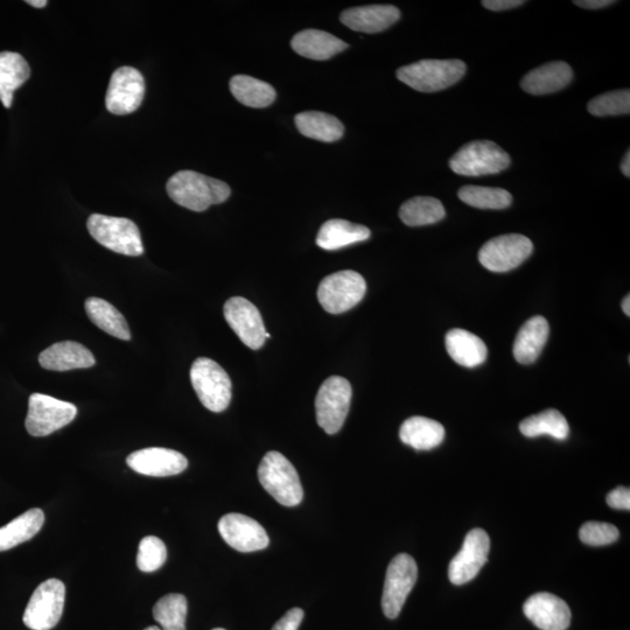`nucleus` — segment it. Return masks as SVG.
<instances>
[{"mask_svg":"<svg viewBox=\"0 0 630 630\" xmlns=\"http://www.w3.org/2000/svg\"><path fill=\"white\" fill-rule=\"evenodd\" d=\"M301 135L320 140V142L334 143L342 138L345 126L338 118L320 111H305L294 118Z\"/></svg>","mask_w":630,"mask_h":630,"instance_id":"obj_28","label":"nucleus"},{"mask_svg":"<svg viewBox=\"0 0 630 630\" xmlns=\"http://www.w3.org/2000/svg\"><path fill=\"white\" fill-rule=\"evenodd\" d=\"M621 171L623 175H625V177L627 178L630 177V152L629 151L626 153V156L623 157V160L621 163Z\"/></svg>","mask_w":630,"mask_h":630,"instance_id":"obj_43","label":"nucleus"},{"mask_svg":"<svg viewBox=\"0 0 630 630\" xmlns=\"http://www.w3.org/2000/svg\"><path fill=\"white\" fill-rule=\"evenodd\" d=\"M534 251L527 236L502 235L489 240L479 251V261L489 271L507 272L518 268Z\"/></svg>","mask_w":630,"mask_h":630,"instance_id":"obj_12","label":"nucleus"},{"mask_svg":"<svg viewBox=\"0 0 630 630\" xmlns=\"http://www.w3.org/2000/svg\"><path fill=\"white\" fill-rule=\"evenodd\" d=\"M525 4L522 0H485L482 5L490 11H506Z\"/></svg>","mask_w":630,"mask_h":630,"instance_id":"obj_41","label":"nucleus"},{"mask_svg":"<svg viewBox=\"0 0 630 630\" xmlns=\"http://www.w3.org/2000/svg\"><path fill=\"white\" fill-rule=\"evenodd\" d=\"M370 235L369 228L361 224L333 219L322 224L317 236V244L324 250H339L348 245L367 241Z\"/></svg>","mask_w":630,"mask_h":630,"instance_id":"obj_26","label":"nucleus"},{"mask_svg":"<svg viewBox=\"0 0 630 630\" xmlns=\"http://www.w3.org/2000/svg\"><path fill=\"white\" fill-rule=\"evenodd\" d=\"M45 515L41 509H31L0 528V552L16 548L30 541L44 527Z\"/></svg>","mask_w":630,"mask_h":630,"instance_id":"obj_29","label":"nucleus"},{"mask_svg":"<svg viewBox=\"0 0 630 630\" xmlns=\"http://www.w3.org/2000/svg\"><path fill=\"white\" fill-rule=\"evenodd\" d=\"M219 531L224 541L240 552L264 550L270 543L262 525L242 514L224 515L219 522Z\"/></svg>","mask_w":630,"mask_h":630,"instance_id":"obj_16","label":"nucleus"},{"mask_svg":"<svg viewBox=\"0 0 630 630\" xmlns=\"http://www.w3.org/2000/svg\"><path fill=\"white\" fill-rule=\"evenodd\" d=\"M66 586L59 579H48L34 591L23 621L32 630H51L58 625L65 606Z\"/></svg>","mask_w":630,"mask_h":630,"instance_id":"obj_9","label":"nucleus"},{"mask_svg":"<svg viewBox=\"0 0 630 630\" xmlns=\"http://www.w3.org/2000/svg\"><path fill=\"white\" fill-rule=\"evenodd\" d=\"M213 630H226V629H222V628H215Z\"/></svg>","mask_w":630,"mask_h":630,"instance_id":"obj_47","label":"nucleus"},{"mask_svg":"<svg viewBox=\"0 0 630 630\" xmlns=\"http://www.w3.org/2000/svg\"><path fill=\"white\" fill-rule=\"evenodd\" d=\"M145 630H161V629L157 626H151V627H147Z\"/></svg>","mask_w":630,"mask_h":630,"instance_id":"obj_46","label":"nucleus"},{"mask_svg":"<svg viewBox=\"0 0 630 630\" xmlns=\"http://www.w3.org/2000/svg\"><path fill=\"white\" fill-rule=\"evenodd\" d=\"M511 163L509 154L489 140H475L461 147L450 160L454 173L465 177L497 174L507 170Z\"/></svg>","mask_w":630,"mask_h":630,"instance_id":"obj_6","label":"nucleus"},{"mask_svg":"<svg viewBox=\"0 0 630 630\" xmlns=\"http://www.w3.org/2000/svg\"><path fill=\"white\" fill-rule=\"evenodd\" d=\"M630 297L628 296L622 301V311L625 312L627 317H630Z\"/></svg>","mask_w":630,"mask_h":630,"instance_id":"obj_45","label":"nucleus"},{"mask_svg":"<svg viewBox=\"0 0 630 630\" xmlns=\"http://www.w3.org/2000/svg\"><path fill=\"white\" fill-rule=\"evenodd\" d=\"M88 318L103 332L119 340H131V332L123 314L107 300L90 297L86 300Z\"/></svg>","mask_w":630,"mask_h":630,"instance_id":"obj_30","label":"nucleus"},{"mask_svg":"<svg viewBox=\"0 0 630 630\" xmlns=\"http://www.w3.org/2000/svg\"><path fill=\"white\" fill-rule=\"evenodd\" d=\"M401 19V11L392 5H368L343 11L341 23L350 30L361 33H380Z\"/></svg>","mask_w":630,"mask_h":630,"instance_id":"obj_19","label":"nucleus"},{"mask_svg":"<svg viewBox=\"0 0 630 630\" xmlns=\"http://www.w3.org/2000/svg\"><path fill=\"white\" fill-rule=\"evenodd\" d=\"M446 210L436 198L417 196L403 203L399 209V217L406 226L422 227L437 223L444 219Z\"/></svg>","mask_w":630,"mask_h":630,"instance_id":"obj_32","label":"nucleus"},{"mask_svg":"<svg viewBox=\"0 0 630 630\" xmlns=\"http://www.w3.org/2000/svg\"><path fill=\"white\" fill-rule=\"evenodd\" d=\"M523 612L542 630H566L571 623V609L555 594L537 593L525 601Z\"/></svg>","mask_w":630,"mask_h":630,"instance_id":"obj_18","label":"nucleus"},{"mask_svg":"<svg viewBox=\"0 0 630 630\" xmlns=\"http://www.w3.org/2000/svg\"><path fill=\"white\" fill-rule=\"evenodd\" d=\"M587 110L597 117L628 115L630 112V91L616 90L606 93L588 103Z\"/></svg>","mask_w":630,"mask_h":630,"instance_id":"obj_36","label":"nucleus"},{"mask_svg":"<svg viewBox=\"0 0 630 630\" xmlns=\"http://www.w3.org/2000/svg\"><path fill=\"white\" fill-rule=\"evenodd\" d=\"M229 86L231 94L245 107L262 109L269 107L276 100L275 88L255 77L236 75L230 80Z\"/></svg>","mask_w":630,"mask_h":630,"instance_id":"obj_31","label":"nucleus"},{"mask_svg":"<svg viewBox=\"0 0 630 630\" xmlns=\"http://www.w3.org/2000/svg\"><path fill=\"white\" fill-rule=\"evenodd\" d=\"M77 415L74 404L51 396L33 394L28 401L26 430L33 437H47L72 423Z\"/></svg>","mask_w":630,"mask_h":630,"instance_id":"obj_10","label":"nucleus"},{"mask_svg":"<svg viewBox=\"0 0 630 630\" xmlns=\"http://www.w3.org/2000/svg\"><path fill=\"white\" fill-rule=\"evenodd\" d=\"M418 578L415 559L401 553L391 560L385 576L382 608L385 616L396 619Z\"/></svg>","mask_w":630,"mask_h":630,"instance_id":"obj_11","label":"nucleus"},{"mask_svg":"<svg viewBox=\"0 0 630 630\" xmlns=\"http://www.w3.org/2000/svg\"><path fill=\"white\" fill-rule=\"evenodd\" d=\"M609 507L619 510L630 509V490L626 487H618L612 490L606 497Z\"/></svg>","mask_w":630,"mask_h":630,"instance_id":"obj_40","label":"nucleus"},{"mask_svg":"<svg viewBox=\"0 0 630 630\" xmlns=\"http://www.w3.org/2000/svg\"><path fill=\"white\" fill-rule=\"evenodd\" d=\"M166 189L177 205L198 213L226 202L231 194L226 182L194 171L175 173L168 180Z\"/></svg>","mask_w":630,"mask_h":630,"instance_id":"obj_1","label":"nucleus"},{"mask_svg":"<svg viewBox=\"0 0 630 630\" xmlns=\"http://www.w3.org/2000/svg\"><path fill=\"white\" fill-rule=\"evenodd\" d=\"M303 619V609L292 608L273 626L272 630H298Z\"/></svg>","mask_w":630,"mask_h":630,"instance_id":"obj_39","label":"nucleus"},{"mask_svg":"<svg viewBox=\"0 0 630 630\" xmlns=\"http://www.w3.org/2000/svg\"><path fill=\"white\" fill-rule=\"evenodd\" d=\"M489 550L490 539L485 530L473 529L469 531L464 545L448 566V578H450L451 583L461 586L478 576L482 567L487 563Z\"/></svg>","mask_w":630,"mask_h":630,"instance_id":"obj_14","label":"nucleus"},{"mask_svg":"<svg viewBox=\"0 0 630 630\" xmlns=\"http://www.w3.org/2000/svg\"><path fill=\"white\" fill-rule=\"evenodd\" d=\"M166 545L154 536L145 537L139 544L137 565L140 571L151 573L160 569L166 562Z\"/></svg>","mask_w":630,"mask_h":630,"instance_id":"obj_37","label":"nucleus"},{"mask_svg":"<svg viewBox=\"0 0 630 630\" xmlns=\"http://www.w3.org/2000/svg\"><path fill=\"white\" fill-rule=\"evenodd\" d=\"M224 318L245 346L261 349L265 343V326L258 308L242 297L230 298L223 307Z\"/></svg>","mask_w":630,"mask_h":630,"instance_id":"obj_15","label":"nucleus"},{"mask_svg":"<svg viewBox=\"0 0 630 630\" xmlns=\"http://www.w3.org/2000/svg\"><path fill=\"white\" fill-rule=\"evenodd\" d=\"M258 480L273 499L285 507L303 501L304 490L296 468L279 452H269L258 467Z\"/></svg>","mask_w":630,"mask_h":630,"instance_id":"obj_3","label":"nucleus"},{"mask_svg":"<svg viewBox=\"0 0 630 630\" xmlns=\"http://www.w3.org/2000/svg\"><path fill=\"white\" fill-rule=\"evenodd\" d=\"M461 60H422L397 70V79L420 93H436L454 86L466 74Z\"/></svg>","mask_w":630,"mask_h":630,"instance_id":"obj_2","label":"nucleus"},{"mask_svg":"<svg viewBox=\"0 0 630 630\" xmlns=\"http://www.w3.org/2000/svg\"><path fill=\"white\" fill-rule=\"evenodd\" d=\"M145 97V80L139 70L122 67L111 76L105 105L111 114L130 115L138 110Z\"/></svg>","mask_w":630,"mask_h":630,"instance_id":"obj_13","label":"nucleus"},{"mask_svg":"<svg viewBox=\"0 0 630 630\" xmlns=\"http://www.w3.org/2000/svg\"><path fill=\"white\" fill-rule=\"evenodd\" d=\"M367 292L366 280L353 270L333 273L322 279L318 289L319 303L331 314L352 310Z\"/></svg>","mask_w":630,"mask_h":630,"instance_id":"obj_8","label":"nucleus"},{"mask_svg":"<svg viewBox=\"0 0 630 630\" xmlns=\"http://www.w3.org/2000/svg\"><path fill=\"white\" fill-rule=\"evenodd\" d=\"M550 326L548 320L536 315L521 327L514 343V356L518 363H534L549 339Z\"/></svg>","mask_w":630,"mask_h":630,"instance_id":"obj_23","label":"nucleus"},{"mask_svg":"<svg viewBox=\"0 0 630 630\" xmlns=\"http://www.w3.org/2000/svg\"><path fill=\"white\" fill-rule=\"evenodd\" d=\"M187 599L182 594H167L153 607V618L163 630H186Z\"/></svg>","mask_w":630,"mask_h":630,"instance_id":"obj_34","label":"nucleus"},{"mask_svg":"<svg viewBox=\"0 0 630 630\" xmlns=\"http://www.w3.org/2000/svg\"><path fill=\"white\" fill-rule=\"evenodd\" d=\"M87 227L89 234L104 248L131 257L144 254L142 235L137 224L129 219L93 214Z\"/></svg>","mask_w":630,"mask_h":630,"instance_id":"obj_4","label":"nucleus"},{"mask_svg":"<svg viewBox=\"0 0 630 630\" xmlns=\"http://www.w3.org/2000/svg\"><path fill=\"white\" fill-rule=\"evenodd\" d=\"M572 79V68L566 62H549L525 75L521 87L531 95H546L566 88Z\"/></svg>","mask_w":630,"mask_h":630,"instance_id":"obj_21","label":"nucleus"},{"mask_svg":"<svg viewBox=\"0 0 630 630\" xmlns=\"http://www.w3.org/2000/svg\"><path fill=\"white\" fill-rule=\"evenodd\" d=\"M126 464L136 473L165 478V476L184 472L188 466V460L184 454L177 451L150 447L131 453L126 459Z\"/></svg>","mask_w":630,"mask_h":630,"instance_id":"obj_17","label":"nucleus"},{"mask_svg":"<svg viewBox=\"0 0 630 630\" xmlns=\"http://www.w3.org/2000/svg\"><path fill=\"white\" fill-rule=\"evenodd\" d=\"M573 3L579 7H583V9L599 10L604 9V7L612 5L615 2H613V0H576V2Z\"/></svg>","mask_w":630,"mask_h":630,"instance_id":"obj_42","label":"nucleus"},{"mask_svg":"<svg viewBox=\"0 0 630 630\" xmlns=\"http://www.w3.org/2000/svg\"><path fill=\"white\" fill-rule=\"evenodd\" d=\"M581 542L590 546H604L618 541L619 530L613 524L587 522L579 531Z\"/></svg>","mask_w":630,"mask_h":630,"instance_id":"obj_38","label":"nucleus"},{"mask_svg":"<svg viewBox=\"0 0 630 630\" xmlns=\"http://www.w3.org/2000/svg\"><path fill=\"white\" fill-rule=\"evenodd\" d=\"M31 76V68L18 53H0V101L5 108H11L16 90Z\"/></svg>","mask_w":630,"mask_h":630,"instance_id":"obj_27","label":"nucleus"},{"mask_svg":"<svg viewBox=\"0 0 630 630\" xmlns=\"http://www.w3.org/2000/svg\"><path fill=\"white\" fill-rule=\"evenodd\" d=\"M26 3L33 7H37V9H42V7H45L48 4L46 0H27Z\"/></svg>","mask_w":630,"mask_h":630,"instance_id":"obj_44","label":"nucleus"},{"mask_svg":"<svg viewBox=\"0 0 630 630\" xmlns=\"http://www.w3.org/2000/svg\"><path fill=\"white\" fill-rule=\"evenodd\" d=\"M293 51L306 59L325 61L348 48L345 41L319 30H305L294 35Z\"/></svg>","mask_w":630,"mask_h":630,"instance_id":"obj_22","label":"nucleus"},{"mask_svg":"<svg viewBox=\"0 0 630 630\" xmlns=\"http://www.w3.org/2000/svg\"><path fill=\"white\" fill-rule=\"evenodd\" d=\"M191 382L200 402L212 412L226 410L231 402V380L219 363L199 357L191 368Z\"/></svg>","mask_w":630,"mask_h":630,"instance_id":"obj_5","label":"nucleus"},{"mask_svg":"<svg viewBox=\"0 0 630 630\" xmlns=\"http://www.w3.org/2000/svg\"><path fill=\"white\" fill-rule=\"evenodd\" d=\"M352 396V385L346 378L332 376L321 384L315 398V413L322 430L328 434H335L341 430L348 416Z\"/></svg>","mask_w":630,"mask_h":630,"instance_id":"obj_7","label":"nucleus"},{"mask_svg":"<svg viewBox=\"0 0 630 630\" xmlns=\"http://www.w3.org/2000/svg\"><path fill=\"white\" fill-rule=\"evenodd\" d=\"M458 196L466 205L478 209H506L513 202V196L506 189L493 187L465 186Z\"/></svg>","mask_w":630,"mask_h":630,"instance_id":"obj_35","label":"nucleus"},{"mask_svg":"<svg viewBox=\"0 0 630 630\" xmlns=\"http://www.w3.org/2000/svg\"><path fill=\"white\" fill-rule=\"evenodd\" d=\"M445 343L448 355L462 367L475 368L487 359L486 343L465 329H452L446 334Z\"/></svg>","mask_w":630,"mask_h":630,"instance_id":"obj_24","label":"nucleus"},{"mask_svg":"<svg viewBox=\"0 0 630 630\" xmlns=\"http://www.w3.org/2000/svg\"><path fill=\"white\" fill-rule=\"evenodd\" d=\"M42 368L52 371L86 369L95 366L93 353L79 342H56L39 355Z\"/></svg>","mask_w":630,"mask_h":630,"instance_id":"obj_20","label":"nucleus"},{"mask_svg":"<svg viewBox=\"0 0 630 630\" xmlns=\"http://www.w3.org/2000/svg\"><path fill=\"white\" fill-rule=\"evenodd\" d=\"M399 438L405 445L417 451H429L443 443L445 429L436 420L419 416L411 417L402 424Z\"/></svg>","mask_w":630,"mask_h":630,"instance_id":"obj_25","label":"nucleus"},{"mask_svg":"<svg viewBox=\"0 0 630 630\" xmlns=\"http://www.w3.org/2000/svg\"><path fill=\"white\" fill-rule=\"evenodd\" d=\"M520 431L523 436L528 438L548 434L557 440H565L569 437L570 426L562 413L555 409H549L538 413V415L525 418L520 424Z\"/></svg>","mask_w":630,"mask_h":630,"instance_id":"obj_33","label":"nucleus"}]
</instances>
